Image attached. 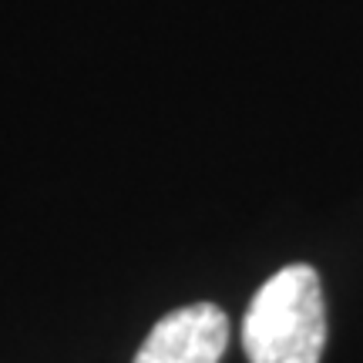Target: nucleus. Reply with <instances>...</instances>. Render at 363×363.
Returning <instances> with one entry per match:
<instances>
[{
	"label": "nucleus",
	"mask_w": 363,
	"mask_h": 363,
	"mask_svg": "<svg viewBox=\"0 0 363 363\" xmlns=\"http://www.w3.org/2000/svg\"><path fill=\"white\" fill-rule=\"evenodd\" d=\"M326 343V306L320 276L293 262L269 276L252 296L242 323L249 363H320Z\"/></svg>",
	"instance_id": "f257e3e1"
},
{
	"label": "nucleus",
	"mask_w": 363,
	"mask_h": 363,
	"mask_svg": "<svg viewBox=\"0 0 363 363\" xmlns=\"http://www.w3.org/2000/svg\"><path fill=\"white\" fill-rule=\"evenodd\" d=\"M225 347V313L212 303H192L158 320L131 363H219Z\"/></svg>",
	"instance_id": "f03ea898"
}]
</instances>
